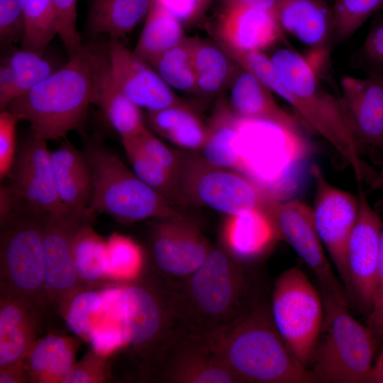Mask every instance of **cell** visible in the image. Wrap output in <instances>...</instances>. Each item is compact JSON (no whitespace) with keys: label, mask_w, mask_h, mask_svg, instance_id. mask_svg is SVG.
<instances>
[{"label":"cell","mask_w":383,"mask_h":383,"mask_svg":"<svg viewBox=\"0 0 383 383\" xmlns=\"http://www.w3.org/2000/svg\"><path fill=\"white\" fill-rule=\"evenodd\" d=\"M311 174L316 188L312 209L315 227L346 291V249L358 215V195L331 184L318 165L312 166Z\"/></svg>","instance_id":"cell-15"},{"label":"cell","mask_w":383,"mask_h":383,"mask_svg":"<svg viewBox=\"0 0 383 383\" xmlns=\"http://www.w3.org/2000/svg\"><path fill=\"white\" fill-rule=\"evenodd\" d=\"M182 23L195 21L208 8L211 0H155Z\"/></svg>","instance_id":"cell-49"},{"label":"cell","mask_w":383,"mask_h":383,"mask_svg":"<svg viewBox=\"0 0 383 383\" xmlns=\"http://www.w3.org/2000/svg\"><path fill=\"white\" fill-rule=\"evenodd\" d=\"M97 105L121 139L133 136L146 127L140 107L119 89L110 71L104 80Z\"/></svg>","instance_id":"cell-34"},{"label":"cell","mask_w":383,"mask_h":383,"mask_svg":"<svg viewBox=\"0 0 383 383\" xmlns=\"http://www.w3.org/2000/svg\"><path fill=\"white\" fill-rule=\"evenodd\" d=\"M88 341L94 352L104 357L126 345L121 323L106 318L94 326Z\"/></svg>","instance_id":"cell-46"},{"label":"cell","mask_w":383,"mask_h":383,"mask_svg":"<svg viewBox=\"0 0 383 383\" xmlns=\"http://www.w3.org/2000/svg\"><path fill=\"white\" fill-rule=\"evenodd\" d=\"M350 65L365 75H383V14L372 21L362 45L351 57Z\"/></svg>","instance_id":"cell-42"},{"label":"cell","mask_w":383,"mask_h":383,"mask_svg":"<svg viewBox=\"0 0 383 383\" xmlns=\"http://www.w3.org/2000/svg\"><path fill=\"white\" fill-rule=\"evenodd\" d=\"M150 373L168 383H239L204 337L187 331L167 348Z\"/></svg>","instance_id":"cell-17"},{"label":"cell","mask_w":383,"mask_h":383,"mask_svg":"<svg viewBox=\"0 0 383 383\" xmlns=\"http://www.w3.org/2000/svg\"><path fill=\"white\" fill-rule=\"evenodd\" d=\"M359 210L346 249V292L362 313L370 314L376 297L382 223L365 193H358Z\"/></svg>","instance_id":"cell-14"},{"label":"cell","mask_w":383,"mask_h":383,"mask_svg":"<svg viewBox=\"0 0 383 383\" xmlns=\"http://www.w3.org/2000/svg\"><path fill=\"white\" fill-rule=\"evenodd\" d=\"M84 153L93 179L89 210L121 223L182 214L174 204L142 181L121 160L99 143L89 141Z\"/></svg>","instance_id":"cell-6"},{"label":"cell","mask_w":383,"mask_h":383,"mask_svg":"<svg viewBox=\"0 0 383 383\" xmlns=\"http://www.w3.org/2000/svg\"><path fill=\"white\" fill-rule=\"evenodd\" d=\"M109 72L108 45L89 42L4 110L27 121L37 136L46 140L63 138L82 128L90 105L98 104Z\"/></svg>","instance_id":"cell-1"},{"label":"cell","mask_w":383,"mask_h":383,"mask_svg":"<svg viewBox=\"0 0 383 383\" xmlns=\"http://www.w3.org/2000/svg\"><path fill=\"white\" fill-rule=\"evenodd\" d=\"M45 215L20 204L1 223V294L19 299L39 311L47 303L43 251Z\"/></svg>","instance_id":"cell-8"},{"label":"cell","mask_w":383,"mask_h":383,"mask_svg":"<svg viewBox=\"0 0 383 383\" xmlns=\"http://www.w3.org/2000/svg\"><path fill=\"white\" fill-rule=\"evenodd\" d=\"M156 220L150 252L157 272L173 281L184 279L202 264L212 246L184 215Z\"/></svg>","instance_id":"cell-16"},{"label":"cell","mask_w":383,"mask_h":383,"mask_svg":"<svg viewBox=\"0 0 383 383\" xmlns=\"http://www.w3.org/2000/svg\"><path fill=\"white\" fill-rule=\"evenodd\" d=\"M47 141L30 132L18 148L9 177L21 202L41 214L50 213L63 206L56 191Z\"/></svg>","instance_id":"cell-18"},{"label":"cell","mask_w":383,"mask_h":383,"mask_svg":"<svg viewBox=\"0 0 383 383\" xmlns=\"http://www.w3.org/2000/svg\"><path fill=\"white\" fill-rule=\"evenodd\" d=\"M152 0H91L87 14L89 33L118 39L145 18Z\"/></svg>","instance_id":"cell-30"},{"label":"cell","mask_w":383,"mask_h":383,"mask_svg":"<svg viewBox=\"0 0 383 383\" xmlns=\"http://www.w3.org/2000/svg\"><path fill=\"white\" fill-rule=\"evenodd\" d=\"M25 0H0V40L4 47L12 46L23 37Z\"/></svg>","instance_id":"cell-47"},{"label":"cell","mask_w":383,"mask_h":383,"mask_svg":"<svg viewBox=\"0 0 383 383\" xmlns=\"http://www.w3.org/2000/svg\"><path fill=\"white\" fill-rule=\"evenodd\" d=\"M178 183L185 204L203 205L227 216L265 210L271 201L241 173L211 165L201 157H182Z\"/></svg>","instance_id":"cell-10"},{"label":"cell","mask_w":383,"mask_h":383,"mask_svg":"<svg viewBox=\"0 0 383 383\" xmlns=\"http://www.w3.org/2000/svg\"><path fill=\"white\" fill-rule=\"evenodd\" d=\"M368 326L374 332L378 344L383 342V223L381 233L376 297L372 310L368 316Z\"/></svg>","instance_id":"cell-50"},{"label":"cell","mask_w":383,"mask_h":383,"mask_svg":"<svg viewBox=\"0 0 383 383\" xmlns=\"http://www.w3.org/2000/svg\"><path fill=\"white\" fill-rule=\"evenodd\" d=\"M21 118L9 110L0 113V179L9 177L16 156V126Z\"/></svg>","instance_id":"cell-45"},{"label":"cell","mask_w":383,"mask_h":383,"mask_svg":"<svg viewBox=\"0 0 383 383\" xmlns=\"http://www.w3.org/2000/svg\"><path fill=\"white\" fill-rule=\"evenodd\" d=\"M57 35V20L52 0H25L22 47L44 52Z\"/></svg>","instance_id":"cell-38"},{"label":"cell","mask_w":383,"mask_h":383,"mask_svg":"<svg viewBox=\"0 0 383 383\" xmlns=\"http://www.w3.org/2000/svg\"><path fill=\"white\" fill-rule=\"evenodd\" d=\"M121 317L126 345L149 372L186 331L174 282L157 272L140 274L121 287Z\"/></svg>","instance_id":"cell-5"},{"label":"cell","mask_w":383,"mask_h":383,"mask_svg":"<svg viewBox=\"0 0 383 383\" xmlns=\"http://www.w3.org/2000/svg\"><path fill=\"white\" fill-rule=\"evenodd\" d=\"M273 11L282 31L307 46L321 64L327 62L334 43L335 20L325 0H276Z\"/></svg>","instance_id":"cell-21"},{"label":"cell","mask_w":383,"mask_h":383,"mask_svg":"<svg viewBox=\"0 0 383 383\" xmlns=\"http://www.w3.org/2000/svg\"><path fill=\"white\" fill-rule=\"evenodd\" d=\"M184 38L182 23L161 4L152 0L133 52L151 65Z\"/></svg>","instance_id":"cell-33"},{"label":"cell","mask_w":383,"mask_h":383,"mask_svg":"<svg viewBox=\"0 0 383 383\" xmlns=\"http://www.w3.org/2000/svg\"><path fill=\"white\" fill-rule=\"evenodd\" d=\"M108 45L110 74L119 89L138 107L157 111L184 103L155 69L117 38Z\"/></svg>","instance_id":"cell-19"},{"label":"cell","mask_w":383,"mask_h":383,"mask_svg":"<svg viewBox=\"0 0 383 383\" xmlns=\"http://www.w3.org/2000/svg\"><path fill=\"white\" fill-rule=\"evenodd\" d=\"M278 240L273 224L262 209L227 216L223 226V248L244 263L263 254Z\"/></svg>","instance_id":"cell-25"},{"label":"cell","mask_w":383,"mask_h":383,"mask_svg":"<svg viewBox=\"0 0 383 383\" xmlns=\"http://www.w3.org/2000/svg\"><path fill=\"white\" fill-rule=\"evenodd\" d=\"M323 297V323L307 368L311 382H365L378 345L375 335L350 313L347 305Z\"/></svg>","instance_id":"cell-7"},{"label":"cell","mask_w":383,"mask_h":383,"mask_svg":"<svg viewBox=\"0 0 383 383\" xmlns=\"http://www.w3.org/2000/svg\"><path fill=\"white\" fill-rule=\"evenodd\" d=\"M194 39L185 37L151 65L170 87L187 93H196Z\"/></svg>","instance_id":"cell-37"},{"label":"cell","mask_w":383,"mask_h":383,"mask_svg":"<svg viewBox=\"0 0 383 383\" xmlns=\"http://www.w3.org/2000/svg\"><path fill=\"white\" fill-rule=\"evenodd\" d=\"M184 329L206 335L240 317L253 304L243 263L223 248H213L202 264L174 281Z\"/></svg>","instance_id":"cell-4"},{"label":"cell","mask_w":383,"mask_h":383,"mask_svg":"<svg viewBox=\"0 0 383 383\" xmlns=\"http://www.w3.org/2000/svg\"><path fill=\"white\" fill-rule=\"evenodd\" d=\"M270 311L280 335L307 369L321 331L324 306L320 294L302 270L291 267L276 279Z\"/></svg>","instance_id":"cell-9"},{"label":"cell","mask_w":383,"mask_h":383,"mask_svg":"<svg viewBox=\"0 0 383 383\" xmlns=\"http://www.w3.org/2000/svg\"><path fill=\"white\" fill-rule=\"evenodd\" d=\"M39 312L19 299L1 294L0 367L25 360L36 340Z\"/></svg>","instance_id":"cell-24"},{"label":"cell","mask_w":383,"mask_h":383,"mask_svg":"<svg viewBox=\"0 0 383 383\" xmlns=\"http://www.w3.org/2000/svg\"><path fill=\"white\" fill-rule=\"evenodd\" d=\"M129 138H132L148 157L178 179L182 156L160 140L147 127Z\"/></svg>","instance_id":"cell-43"},{"label":"cell","mask_w":383,"mask_h":383,"mask_svg":"<svg viewBox=\"0 0 383 383\" xmlns=\"http://www.w3.org/2000/svg\"><path fill=\"white\" fill-rule=\"evenodd\" d=\"M217 41L241 51H260L282 38L274 11L223 1L216 27Z\"/></svg>","instance_id":"cell-22"},{"label":"cell","mask_w":383,"mask_h":383,"mask_svg":"<svg viewBox=\"0 0 383 383\" xmlns=\"http://www.w3.org/2000/svg\"><path fill=\"white\" fill-rule=\"evenodd\" d=\"M105 357L91 350L79 362L74 363L62 383L105 382L108 376Z\"/></svg>","instance_id":"cell-48"},{"label":"cell","mask_w":383,"mask_h":383,"mask_svg":"<svg viewBox=\"0 0 383 383\" xmlns=\"http://www.w3.org/2000/svg\"><path fill=\"white\" fill-rule=\"evenodd\" d=\"M25 360L0 367L1 383H23L31 382Z\"/></svg>","instance_id":"cell-51"},{"label":"cell","mask_w":383,"mask_h":383,"mask_svg":"<svg viewBox=\"0 0 383 383\" xmlns=\"http://www.w3.org/2000/svg\"><path fill=\"white\" fill-rule=\"evenodd\" d=\"M340 85V103L357 143L383 152V75L345 74Z\"/></svg>","instance_id":"cell-20"},{"label":"cell","mask_w":383,"mask_h":383,"mask_svg":"<svg viewBox=\"0 0 383 383\" xmlns=\"http://www.w3.org/2000/svg\"><path fill=\"white\" fill-rule=\"evenodd\" d=\"M146 121L155 132L183 148L200 150L204 143L206 126L186 102L147 111Z\"/></svg>","instance_id":"cell-31"},{"label":"cell","mask_w":383,"mask_h":383,"mask_svg":"<svg viewBox=\"0 0 383 383\" xmlns=\"http://www.w3.org/2000/svg\"><path fill=\"white\" fill-rule=\"evenodd\" d=\"M239 383L311 382L272 320L270 306L254 303L240 317L202 335Z\"/></svg>","instance_id":"cell-3"},{"label":"cell","mask_w":383,"mask_h":383,"mask_svg":"<svg viewBox=\"0 0 383 383\" xmlns=\"http://www.w3.org/2000/svg\"><path fill=\"white\" fill-rule=\"evenodd\" d=\"M234 4L273 11L276 0H223Z\"/></svg>","instance_id":"cell-53"},{"label":"cell","mask_w":383,"mask_h":383,"mask_svg":"<svg viewBox=\"0 0 383 383\" xmlns=\"http://www.w3.org/2000/svg\"><path fill=\"white\" fill-rule=\"evenodd\" d=\"M365 382L383 383V350L373 362Z\"/></svg>","instance_id":"cell-52"},{"label":"cell","mask_w":383,"mask_h":383,"mask_svg":"<svg viewBox=\"0 0 383 383\" xmlns=\"http://www.w3.org/2000/svg\"><path fill=\"white\" fill-rule=\"evenodd\" d=\"M52 2L57 16L58 35L71 57L83 45L77 29V0H52Z\"/></svg>","instance_id":"cell-44"},{"label":"cell","mask_w":383,"mask_h":383,"mask_svg":"<svg viewBox=\"0 0 383 383\" xmlns=\"http://www.w3.org/2000/svg\"><path fill=\"white\" fill-rule=\"evenodd\" d=\"M196 93L215 96L228 89L239 65L217 42L194 39Z\"/></svg>","instance_id":"cell-29"},{"label":"cell","mask_w":383,"mask_h":383,"mask_svg":"<svg viewBox=\"0 0 383 383\" xmlns=\"http://www.w3.org/2000/svg\"><path fill=\"white\" fill-rule=\"evenodd\" d=\"M235 171L252 181L270 201L284 200L288 167L286 141L291 135L274 123L238 118Z\"/></svg>","instance_id":"cell-11"},{"label":"cell","mask_w":383,"mask_h":383,"mask_svg":"<svg viewBox=\"0 0 383 383\" xmlns=\"http://www.w3.org/2000/svg\"><path fill=\"white\" fill-rule=\"evenodd\" d=\"M270 58L274 69L262 74V82L289 104L312 131L329 143L351 167L357 181L362 182L367 169L339 98L322 86L314 67L296 51L280 48Z\"/></svg>","instance_id":"cell-2"},{"label":"cell","mask_w":383,"mask_h":383,"mask_svg":"<svg viewBox=\"0 0 383 383\" xmlns=\"http://www.w3.org/2000/svg\"><path fill=\"white\" fill-rule=\"evenodd\" d=\"M77 346L74 338L58 335L36 340L25 358L31 382L62 383L74 365Z\"/></svg>","instance_id":"cell-28"},{"label":"cell","mask_w":383,"mask_h":383,"mask_svg":"<svg viewBox=\"0 0 383 383\" xmlns=\"http://www.w3.org/2000/svg\"><path fill=\"white\" fill-rule=\"evenodd\" d=\"M383 7V0H335L334 42L341 43L351 37L362 24Z\"/></svg>","instance_id":"cell-41"},{"label":"cell","mask_w":383,"mask_h":383,"mask_svg":"<svg viewBox=\"0 0 383 383\" xmlns=\"http://www.w3.org/2000/svg\"><path fill=\"white\" fill-rule=\"evenodd\" d=\"M265 211L278 240L289 245L317 277L323 292L348 306L345 289L328 261L315 227L312 208L298 200L271 201Z\"/></svg>","instance_id":"cell-13"},{"label":"cell","mask_w":383,"mask_h":383,"mask_svg":"<svg viewBox=\"0 0 383 383\" xmlns=\"http://www.w3.org/2000/svg\"><path fill=\"white\" fill-rule=\"evenodd\" d=\"M57 67L45 51L11 48L1 59L0 67V110L44 80Z\"/></svg>","instance_id":"cell-26"},{"label":"cell","mask_w":383,"mask_h":383,"mask_svg":"<svg viewBox=\"0 0 383 383\" xmlns=\"http://www.w3.org/2000/svg\"><path fill=\"white\" fill-rule=\"evenodd\" d=\"M228 89V103L238 117L265 121L291 135H299L298 119L282 109L272 91L250 72L239 66Z\"/></svg>","instance_id":"cell-23"},{"label":"cell","mask_w":383,"mask_h":383,"mask_svg":"<svg viewBox=\"0 0 383 383\" xmlns=\"http://www.w3.org/2000/svg\"><path fill=\"white\" fill-rule=\"evenodd\" d=\"M238 118L226 100L220 99L206 126V138L200 149L204 160L217 167L235 170Z\"/></svg>","instance_id":"cell-32"},{"label":"cell","mask_w":383,"mask_h":383,"mask_svg":"<svg viewBox=\"0 0 383 383\" xmlns=\"http://www.w3.org/2000/svg\"><path fill=\"white\" fill-rule=\"evenodd\" d=\"M56 191L65 206L87 210L92 199V173L84 153L68 141L51 152Z\"/></svg>","instance_id":"cell-27"},{"label":"cell","mask_w":383,"mask_h":383,"mask_svg":"<svg viewBox=\"0 0 383 383\" xmlns=\"http://www.w3.org/2000/svg\"><path fill=\"white\" fill-rule=\"evenodd\" d=\"M103 303L102 292L82 289L76 292L62 308L65 323L71 332L89 340L101 316Z\"/></svg>","instance_id":"cell-40"},{"label":"cell","mask_w":383,"mask_h":383,"mask_svg":"<svg viewBox=\"0 0 383 383\" xmlns=\"http://www.w3.org/2000/svg\"><path fill=\"white\" fill-rule=\"evenodd\" d=\"M122 143L133 171L142 181L174 204H186L177 177L143 152L132 138L122 139Z\"/></svg>","instance_id":"cell-36"},{"label":"cell","mask_w":383,"mask_h":383,"mask_svg":"<svg viewBox=\"0 0 383 383\" xmlns=\"http://www.w3.org/2000/svg\"><path fill=\"white\" fill-rule=\"evenodd\" d=\"M91 222L77 232L73 242V261L77 276L85 285L107 277L106 240L93 229Z\"/></svg>","instance_id":"cell-35"},{"label":"cell","mask_w":383,"mask_h":383,"mask_svg":"<svg viewBox=\"0 0 383 383\" xmlns=\"http://www.w3.org/2000/svg\"><path fill=\"white\" fill-rule=\"evenodd\" d=\"M106 245L107 277L131 282L141 274L144 258L138 244L128 237L113 234Z\"/></svg>","instance_id":"cell-39"},{"label":"cell","mask_w":383,"mask_h":383,"mask_svg":"<svg viewBox=\"0 0 383 383\" xmlns=\"http://www.w3.org/2000/svg\"><path fill=\"white\" fill-rule=\"evenodd\" d=\"M94 213L62 206L46 214L43 226L44 281L47 303L63 308L78 291L84 289L73 261V242L78 230L91 221Z\"/></svg>","instance_id":"cell-12"}]
</instances>
